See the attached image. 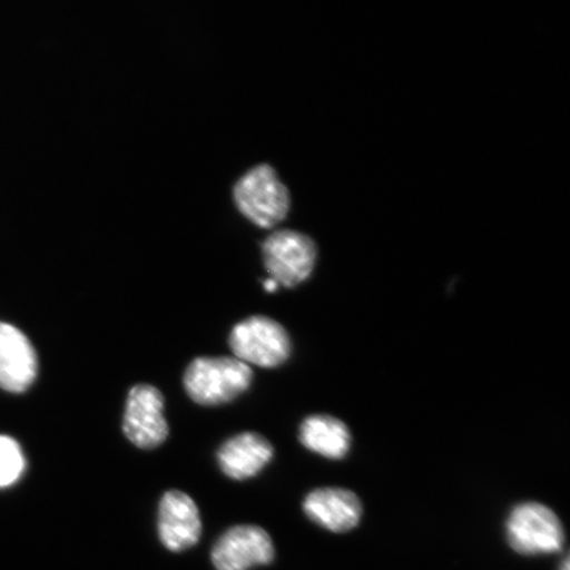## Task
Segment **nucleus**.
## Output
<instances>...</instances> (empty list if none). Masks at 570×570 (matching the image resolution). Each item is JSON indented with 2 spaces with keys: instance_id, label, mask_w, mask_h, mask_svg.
Instances as JSON below:
<instances>
[{
  "instance_id": "obj_1",
  "label": "nucleus",
  "mask_w": 570,
  "mask_h": 570,
  "mask_svg": "<svg viewBox=\"0 0 570 570\" xmlns=\"http://www.w3.org/2000/svg\"><path fill=\"white\" fill-rule=\"evenodd\" d=\"M252 381V368L235 356H203L188 366L184 387L197 404L218 405L244 394Z\"/></svg>"
},
{
  "instance_id": "obj_2",
  "label": "nucleus",
  "mask_w": 570,
  "mask_h": 570,
  "mask_svg": "<svg viewBox=\"0 0 570 570\" xmlns=\"http://www.w3.org/2000/svg\"><path fill=\"white\" fill-rule=\"evenodd\" d=\"M234 199L240 213L261 227L279 224L291 205L288 189L268 164H261L239 178Z\"/></svg>"
},
{
  "instance_id": "obj_3",
  "label": "nucleus",
  "mask_w": 570,
  "mask_h": 570,
  "mask_svg": "<svg viewBox=\"0 0 570 570\" xmlns=\"http://www.w3.org/2000/svg\"><path fill=\"white\" fill-rule=\"evenodd\" d=\"M508 540L512 550L525 556L559 552L564 546V529L558 515L544 504L517 505L508 520Z\"/></svg>"
},
{
  "instance_id": "obj_4",
  "label": "nucleus",
  "mask_w": 570,
  "mask_h": 570,
  "mask_svg": "<svg viewBox=\"0 0 570 570\" xmlns=\"http://www.w3.org/2000/svg\"><path fill=\"white\" fill-rule=\"evenodd\" d=\"M230 347L235 358L246 365L276 367L288 360L291 340L287 331L275 320L253 316L234 326Z\"/></svg>"
},
{
  "instance_id": "obj_5",
  "label": "nucleus",
  "mask_w": 570,
  "mask_h": 570,
  "mask_svg": "<svg viewBox=\"0 0 570 570\" xmlns=\"http://www.w3.org/2000/svg\"><path fill=\"white\" fill-rule=\"evenodd\" d=\"M262 249L271 279L284 287H296L308 279L316 265L315 242L302 233L281 230L271 234Z\"/></svg>"
},
{
  "instance_id": "obj_6",
  "label": "nucleus",
  "mask_w": 570,
  "mask_h": 570,
  "mask_svg": "<svg viewBox=\"0 0 570 570\" xmlns=\"http://www.w3.org/2000/svg\"><path fill=\"white\" fill-rule=\"evenodd\" d=\"M161 392L149 384H138L128 394L124 432L134 445L141 449L159 446L168 438Z\"/></svg>"
},
{
  "instance_id": "obj_7",
  "label": "nucleus",
  "mask_w": 570,
  "mask_h": 570,
  "mask_svg": "<svg viewBox=\"0 0 570 570\" xmlns=\"http://www.w3.org/2000/svg\"><path fill=\"white\" fill-rule=\"evenodd\" d=\"M269 534L258 525H237L225 532L213 548L217 570H248L274 560Z\"/></svg>"
},
{
  "instance_id": "obj_8",
  "label": "nucleus",
  "mask_w": 570,
  "mask_h": 570,
  "mask_svg": "<svg viewBox=\"0 0 570 570\" xmlns=\"http://www.w3.org/2000/svg\"><path fill=\"white\" fill-rule=\"evenodd\" d=\"M202 529V518L194 499L178 490L164 494L159 509V534L169 551L180 552L196 546Z\"/></svg>"
},
{
  "instance_id": "obj_9",
  "label": "nucleus",
  "mask_w": 570,
  "mask_h": 570,
  "mask_svg": "<svg viewBox=\"0 0 570 570\" xmlns=\"http://www.w3.org/2000/svg\"><path fill=\"white\" fill-rule=\"evenodd\" d=\"M38 375V356L23 333L10 324L0 323V387L24 392Z\"/></svg>"
},
{
  "instance_id": "obj_10",
  "label": "nucleus",
  "mask_w": 570,
  "mask_h": 570,
  "mask_svg": "<svg viewBox=\"0 0 570 570\" xmlns=\"http://www.w3.org/2000/svg\"><path fill=\"white\" fill-rule=\"evenodd\" d=\"M304 511L312 522L332 532H347L360 523L362 504L352 491L324 488L312 491L304 501Z\"/></svg>"
},
{
  "instance_id": "obj_11",
  "label": "nucleus",
  "mask_w": 570,
  "mask_h": 570,
  "mask_svg": "<svg viewBox=\"0 0 570 570\" xmlns=\"http://www.w3.org/2000/svg\"><path fill=\"white\" fill-rule=\"evenodd\" d=\"M273 455L274 448L268 440L258 433L245 432L227 440L217 458L227 476L242 481L258 474Z\"/></svg>"
},
{
  "instance_id": "obj_12",
  "label": "nucleus",
  "mask_w": 570,
  "mask_h": 570,
  "mask_svg": "<svg viewBox=\"0 0 570 570\" xmlns=\"http://www.w3.org/2000/svg\"><path fill=\"white\" fill-rule=\"evenodd\" d=\"M301 441L306 449L326 459L345 458L351 449L352 436L341 420L327 415L305 419L301 426Z\"/></svg>"
},
{
  "instance_id": "obj_13",
  "label": "nucleus",
  "mask_w": 570,
  "mask_h": 570,
  "mask_svg": "<svg viewBox=\"0 0 570 570\" xmlns=\"http://www.w3.org/2000/svg\"><path fill=\"white\" fill-rule=\"evenodd\" d=\"M26 468V459L16 440L0 436V488L16 483Z\"/></svg>"
},
{
  "instance_id": "obj_14",
  "label": "nucleus",
  "mask_w": 570,
  "mask_h": 570,
  "mask_svg": "<svg viewBox=\"0 0 570 570\" xmlns=\"http://www.w3.org/2000/svg\"><path fill=\"white\" fill-rule=\"evenodd\" d=\"M263 287H265V289L267 292H275L277 291V288H279V284H277L275 281L271 279H267L265 283H263Z\"/></svg>"
},
{
  "instance_id": "obj_15",
  "label": "nucleus",
  "mask_w": 570,
  "mask_h": 570,
  "mask_svg": "<svg viewBox=\"0 0 570 570\" xmlns=\"http://www.w3.org/2000/svg\"><path fill=\"white\" fill-rule=\"evenodd\" d=\"M562 570H569V562L568 561L564 562V567H562Z\"/></svg>"
}]
</instances>
